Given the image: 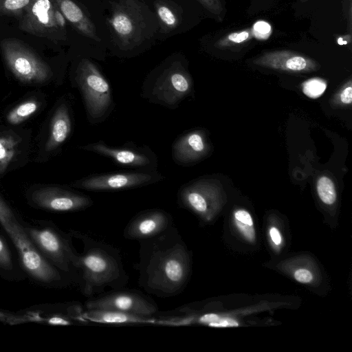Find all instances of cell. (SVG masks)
<instances>
[{"instance_id": "obj_1", "label": "cell", "mask_w": 352, "mask_h": 352, "mask_svg": "<svg viewBox=\"0 0 352 352\" xmlns=\"http://www.w3.org/2000/svg\"><path fill=\"white\" fill-rule=\"evenodd\" d=\"M138 283L160 298L182 292L190 275V256L178 230L173 226L152 238L140 241Z\"/></svg>"}, {"instance_id": "obj_2", "label": "cell", "mask_w": 352, "mask_h": 352, "mask_svg": "<svg viewBox=\"0 0 352 352\" xmlns=\"http://www.w3.org/2000/svg\"><path fill=\"white\" fill-rule=\"evenodd\" d=\"M72 233L83 244L82 253L76 252L72 258L73 267L80 278L82 293L92 297L107 287L112 289L123 288L128 283L129 275L119 250L86 234L77 231Z\"/></svg>"}, {"instance_id": "obj_3", "label": "cell", "mask_w": 352, "mask_h": 352, "mask_svg": "<svg viewBox=\"0 0 352 352\" xmlns=\"http://www.w3.org/2000/svg\"><path fill=\"white\" fill-rule=\"evenodd\" d=\"M0 227L14 249L27 279L48 288L70 285L74 278L47 261L27 234L21 219L0 195Z\"/></svg>"}, {"instance_id": "obj_4", "label": "cell", "mask_w": 352, "mask_h": 352, "mask_svg": "<svg viewBox=\"0 0 352 352\" xmlns=\"http://www.w3.org/2000/svg\"><path fill=\"white\" fill-rule=\"evenodd\" d=\"M107 25L113 47L122 56H135L157 38L155 14L142 0L111 3Z\"/></svg>"}, {"instance_id": "obj_5", "label": "cell", "mask_w": 352, "mask_h": 352, "mask_svg": "<svg viewBox=\"0 0 352 352\" xmlns=\"http://www.w3.org/2000/svg\"><path fill=\"white\" fill-rule=\"evenodd\" d=\"M192 86L186 59L181 54H173L148 74L142 96L150 102L175 109L190 94Z\"/></svg>"}, {"instance_id": "obj_6", "label": "cell", "mask_w": 352, "mask_h": 352, "mask_svg": "<svg viewBox=\"0 0 352 352\" xmlns=\"http://www.w3.org/2000/svg\"><path fill=\"white\" fill-rule=\"evenodd\" d=\"M74 80L82 94L89 122L92 124L103 122L114 105L110 85L98 66L89 58L80 59Z\"/></svg>"}, {"instance_id": "obj_7", "label": "cell", "mask_w": 352, "mask_h": 352, "mask_svg": "<svg viewBox=\"0 0 352 352\" xmlns=\"http://www.w3.org/2000/svg\"><path fill=\"white\" fill-rule=\"evenodd\" d=\"M23 225L32 243L42 256L52 265L72 278L76 274L72 263L74 248L72 232L65 233L54 223L37 220Z\"/></svg>"}, {"instance_id": "obj_8", "label": "cell", "mask_w": 352, "mask_h": 352, "mask_svg": "<svg viewBox=\"0 0 352 352\" xmlns=\"http://www.w3.org/2000/svg\"><path fill=\"white\" fill-rule=\"evenodd\" d=\"M66 19L54 0H32L19 18V29L54 43L67 41Z\"/></svg>"}, {"instance_id": "obj_9", "label": "cell", "mask_w": 352, "mask_h": 352, "mask_svg": "<svg viewBox=\"0 0 352 352\" xmlns=\"http://www.w3.org/2000/svg\"><path fill=\"white\" fill-rule=\"evenodd\" d=\"M0 47L7 66L20 81L41 84L52 77L49 65L20 40L4 38L0 42Z\"/></svg>"}, {"instance_id": "obj_10", "label": "cell", "mask_w": 352, "mask_h": 352, "mask_svg": "<svg viewBox=\"0 0 352 352\" xmlns=\"http://www.w3.org/2000/svg\"><path fill=\"white\" fill-rule=\"evenodd\" d=\"M164 179L156 170L113 172L89 175L74 182L72 186L89 191H115L152 184Z\"/></svg>"}, {"instance_id": "obj_11", "label": "cell", "mask_w": 352, "mask_h": 352, "mask_svg": "<svg viewBox=\"0 0 352 352\" xmlns=\"http://www.w3.org/2000/svg\"><path fill=\"white\" fill-rule=\"evenodd\" d=\"M85 307L86 309L116 310L144 316H153L158 311L157 305L152 298L138 291L124 287L87 300Z\"/></svg>"}, {"instance_id": "obj_12", "label": "cell", "mask_w": 352, "mask_h": 352, "mask_svg": "<svg viewBox=\"0 0 352 352\" xmlns=\"http://www.w3.org/2000/svg\"><path fill=\"white\" fill-rule=\"evenodd\" d=\"M81 148L103 155L125 167L141 170H155L157 167L156 155L146 146H140L128 142L122 146L113 147L100 140L86 144Z\"/></svg>"}, {"instance_id": "obj_13", "label": "cell", "mask_w": 352, "mask_h": 352, "mask_svg": "<svg viewBox=\"0 0 352 352\" xmlns=\"http://www.w3.org/2000/svg\"><path fill=\"white\" fill-rule=\"evenodd\" d=\"M28 198L32 206L54 212L82 210L94 204L91 197L85 195L54 186L36 189Z\"/></svg>"}, {"instance_id": "obj_14", "label": "cell", "mask_w": 352, "mask_h": 352, "mask_svg": "<svg viewBox=\"0 0 352 352\" xmlns=\"http://www.w3.org/2000/svg\"><path fill=\"white\" fill-rule=\"evenodd\" d=\"M173 226L171 214L160 208L143 210L126 226L123 236L129 240L142 241L155 236Z\"/></svg>"}, {"instance_id": "obj_15", "label": "cell", "mask_w": 352, "mask_h": 352, "mask_svg": "<svg viewBox=\"0 0 352 352\" xmlns=\"http://www.w3.org/2000/svg\"><path fill=\"white\" fill-rule=\"evenodd\" d=\"M252 63L262 67L290 73L311 72L320 67L314 59L290 50L265 52L256 56Z\"/></svg>"}, {"instance_id": "obj_16", "label": "cell", "mask_w": 352, "mask_h": 352, "mask_svg": "<svg viewBox=\"0 0 352 352\" xmlns=\"http://www.w3.org/2000/svg\"><path fill=\"white\" fill-rule=\"evenodd\" d=\"M214 182L208 179H201L184 185L178 190V204L180 206L208 219L210 200L217 189Z\"/></svg>"}, {"instance_id": "obj_17", "label": "cell", "mask_w": 352, "mask_h": 352, "mask_svg": "<svg viewBox=\"0 0 352 352\" xmlns=\"http://www.w3.org/2000/svg\"><path fill=\"white\" fill-rule=\"evenodd\" d=\"M208 151L205 133L192 130L178 136L172 145V157L180 166H189L203 158Z\"/></svg>"}, {"instance_id": "obj_18", "label": "cell", "mask_w": 352, "mask_h": 352, "mask_svg": "<svg viewBox=\"0 0 352 352\" xmlns=\"http://www.w3.org/2000/svg\"><path fill=\"white\" fill-rule=\"evenodd\" d=\"M154 13L157 21V38H166L184 30V11L173 0H155Z\"/></svg>"}, {"instance_id": "obj_19", "label": "cell", "mask_w": 352, "mask_h": 352, "mask_svg": "<svg viewBox=\"0 0 352 352\" xmlns=\"http://www.w3.org/2000/svg\"><path fill=\"white\" fill-rule=\"evenodd\" d=\"M67 21L82 36L100 42L96 27L85 12L74 0H54Z\"/></svg>"}, {"instance_id": "obj_20", "label": "cell", "mask_w": 352, "mask_h": 352, "mask_svg": "<svg viewBox=\"0 0 352 352\" xmlns=\"http://www.w3.org/2000/svg\"><path fill=\"white\" fill-rule=\"evenodd\" d=\"M83 317L88 322L106 324H153L154 316H144L111 309H86Z\"/></svg>"}, {"instance_id": "obj_21", "label": "cell", "mask_w": 352, "mask_h": 352, "mask_svg": "<svg viewBox=\"0 0 352 352\" xmlns=\"http://www.w3.org/2000/svg\"><path fill=\"white\" fill-rule=\"evenodd\" d=\"M72 121L67 106L62 103L55 111L50 124L49 138L45 149L51 152L59 147L69 137Z\"/></svg>"}, {"instance_id": "obj_22", "label": "cell", "mask_w": 352, "mask_h": 352, "mask_svg": "<svg viewBox=\"0 0 352 352\" xmlns=\"http://www.w3.org/2000/svg\"><path fill=\"white\" fill-rule=\"evenodd\" d=\"M0 278L19 282L27 279L9 240L0 232Z\"/></svg>"}, {"instance_id": "obj_23", "label": "cell", "mask_w": 352, "mask_h": 352, "mask_svg": "<svg viewBox=\"0 0 352 352\" xmlns=\"http://www.w3.org/2000/svg\"><path fill=\"white\" fill-rule=\"evenodd\" d=\"M17 140L10 135H0V173H3L14 158Z\"/></svg>"}, {"instance_id": "obj_24", "label": "cell", "mask_w": 352, "mask_h": 352, "mask_svg": "<svg viewBox=\"0 0 352 352\" xmlns=\"http://www.w3.org/2000/svg\"><path fill=\"white\" fill-rule=\"evenodd\" d=\"M38 109V104L33 100L21 103L12 109L7 116V120L11 124H18L34 113Z\"/></svg>"}, {"instance_id": "obj_25", "label": "cell", "mask_w": 352, "mask_h": 352, "mask_svg": "<svg viewBox=\"0 0 352 352\" xmlns=\"http://www.w3.org/2000/svg\"><path fill=\"white\" fill-rule=\"evenodd\" d=\"M316 190L320 200L327 205L334 204L336 191L334 183L329 177L322 176L317 180Z\"/></svg>"}, {"instance_id": "obj_26", "label": "cell", "mask_w": 352, "mask_h": 352, "mask_svg": "<svg viewBox=\"0 0 352 352\" xmlns=\"http://www.w3.org/2000/svg\"><path fill=\"white\" fill-rule=\"evenodd\" d=\"M32 0H0V16H14L19 18Z\"/></svg>"}, {"instance_id": "obj_27", "label": "cell", "mask_w": 352, "mask_h": 352, "mask_svg": "<svg viewBox=\"0 0 352 352\" xmlns=\"http://www.w3.org/2000/svg\"><path fill=\"white\" fill-rule=\"evenodd\" d=\"M253 36V30L246 29L228 34L219 39L214 44L218 48L228 47L242 44L249 41Z\"/></svg>"}, {"instance_id": "obj_28", "label": "cell", "mask_w": 352, "mask_h": 352, "mask_svg": "<svg viewBox=\"0 0 352 352\" xmlns=\"http://www.w3.org/2000/svg\"><path fill=\"white\" fill-rule=\"evenodd\" d=\"M327 82L319 78H313L307 80L302 84V91L305 95L310 98H318L323 94L327 89Z\"/></svg>"}, {"instance_id": "obj_29", "label": "cell", "mask_w": 352, "mask_h": 352, "mask_svg": "<svg viewBox=\"0 0 352 352\" xmlns=\"http://www.w3.org/2000/svg\"><path fill=\"white\" fill-rule=\"evenodd\" d=\"M208 12L216 16L218 20L223 19V7L221 0H197Z\"/></svg>"}, {"instance_id": "obj_30", "label": "cell", "mask_w": 352, "mask_h": 352, "mask_svg": "<svg viewBox=\"0 0 352 352\" xmlns=\"http://www.w3.org/2000/svg\"><path fill=\"white\" fill-rule=\"evenodd\" d=\"M210 327H238L239 323L236 320L230 318L222 317L217 315L214 321L210 324Z\"/></svg>"}, {"instance_id": "obj_31", "label": "cell", "mask_w": 352, "mask_h": 352, "mask_svg": "<svg viewBox=\"0 0 352 352\" xmlns=\"http://www.w3.org/2000/svg\"><path fill=\"white\" fill-rule=\"evenodd\" d=\"M340 103L344 105L351 104L352 101V87L351 81L345 86L338 94Z\"/></svg>"}, {"instance_id": "obj_32", "label": "cell", "mask_w": 352, "mask_h": 352, "mask_svg": "<svg viewBox=\"0 0 352 352\" xmlns=\"http://www.w3.org/2000/svg\"><path fill=\"white\" fill-rule=\"evenodd\" d=\"M234 216L235 220L248 226H253V219L248 211L243 209L238 210L234 212Z\"/></svg>"}, {"instance_id": "obj_33", "label": "cell", "mask_w": 352, "mask_h": 352, "mask_svg": "<svg viewBox=\"0 0 352 352\" xmlns=\"http://www.w3.org/2000/svg\"><path fill=\"white\" fill-rule=\"evenodd\" d=\"M295 279L301 283H308L313 280V275L306 269H298L294 273Z\"/></svg>"}, {"instance_id": "obj_34", "label": "cell", "mask_w": 352, "mask_h": 352, "mask_svg": "<svg viewBox=\"0 0 352 352\" xmlns=\"http://www.w3.org/2000/svg\"><path fill=\"white\" fill-rule=\"evenodd\" d=\"M236 223L237 227L243 234V236L250 241H252L254 239L255 233L254 229L250 226L243 224L236 220Z\"/></svg>"}, {"instance_id": "obj_35", "label": "cell", "mask_w": 352, "mask_h": 352, "mask_svg": "<svg viewBox=\"0 0 352 352\" xmlns=\"http://www.w3.org/2000/svg\"><path fill=\"white\" fill-rule=\"evenodd\" d=\"M24 319L23 316L11 314L0 309V321L7 323H14L22 321Z\"/></svg>"}, {"instance_id": "obj_36", "label": "cell", "mask_w": 352, "mask_h": 352, "mask_svg": "<svg viewBox=\"0 0 352 352\" xmlns=\"http://www.w3.org/2000/svg\"><path fill=\"white\" fill-rule=\"evenodd\" d=\"M253 30L256 34H258V36L263 38L264 34L268 35L270 26L265 22L260 21L254 25Z\"/></svg>"}, {"instance_id": "obj_37", "label": "cell", "mask_w": 352, "mask_h": 352, "mask_svg": "<svg viewBox=\"0 0 352 352\" xmlns=\"http://www.w3.org/2000/svg\"><path fill=\"white\" fill-rule=\"evenodd\" d=\"M270 235L271 239L276 245L280 244L282 238L278 230L276 228L272 227L270 228Z\"/></svg>"}, {"instance_id": "obj_38", "label": "cell", "mask_w": 352, "mask_h": 352, "mask_svg": "<svg viewBox=\"0 0 352 352\" xmlns=\"http://www.w3.org/2000/svg\"><path fill=\"white\" fill-rule=\"evenodd\" d=\"M307 1H308V0H300L301 2H305Z\"/></svg>"}]
</instances>
